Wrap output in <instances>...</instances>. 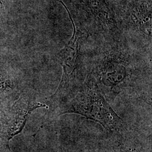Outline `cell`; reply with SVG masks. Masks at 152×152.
<instances>
[{"label": "cell", "mask_w": 152, "mask_h": 152, "mask_svg": "<svg viewBox=\"0 0 152 152\" xmlns=\"http://www.w3.org/2000/svg\"><path fill=\"white\" fill-rule=\"evenodd\" d=\"M80 114L94 121L109 131L118 130L123 120L107 102L96 84L89 82L77 91L63 107L60 114Z\"/></svg>", "instance_id": "obj_1"}, {"label": "cell", "mask_w": 152, "mask_h": 152, "mask_svg": "<svg viewBox=\"0 0 152 152\" xmlns=\"http://www.w3.org/2000/svg\"><path fill=\"white\" fill-rule=\"evenodd\" d=\"M11 83L8 81L0 80V95L12 90Z\"/></svg>", "instance_id": "obj_4"}, {"label": "cell", "mask_w": 152, "mask_h": 152, "mask_svg": "<svg viewBox=\"0 0 152 152\" xmlns=\"http://www.w3.org/2000/svg\"><path fill=\"white\" fill-rule=\"evenodd\" d=\"M120 152H142L140 148H136L135 145H127L126 144L125 145L121 147Z\"/></svg>", "instance_id": "obj_5"}, {"label": "cell", "mask_w": 152, "mask_h": 152, "mask_svg": "<svg viewBox=\"0 0 152 152\" xmlns=\"http://www.w3.org/2000/svg\"><path fill=\"white\" fill-rule=\"evenodd\" d=\"M61 2L65 7L71 19L73 27V33L68 43L63 49L60 50L58 54V59L63 68V73L60 84L56 91L53 95V98H58V96L64 95L69 88L71 77L76 68L81 39V33L77 29L68 9L62 1Z\"/></svg>", "instance_id": "obj_3"}, {"label": "cell", "mask_w": 152, "mask_h": 152, "mask_svg": "<svg viewBox=\"0 0 152 152\" xmlns=\"http://www.w3.org/2000/svg\"><path fill=\"white\" fill-rule=\"evenodd\" d=\"M48 105L22 96L0 116V144L10 150V141L22 132L33 112Z\"/></svg>", "instance_id": "obj_2"}]
</instances>
